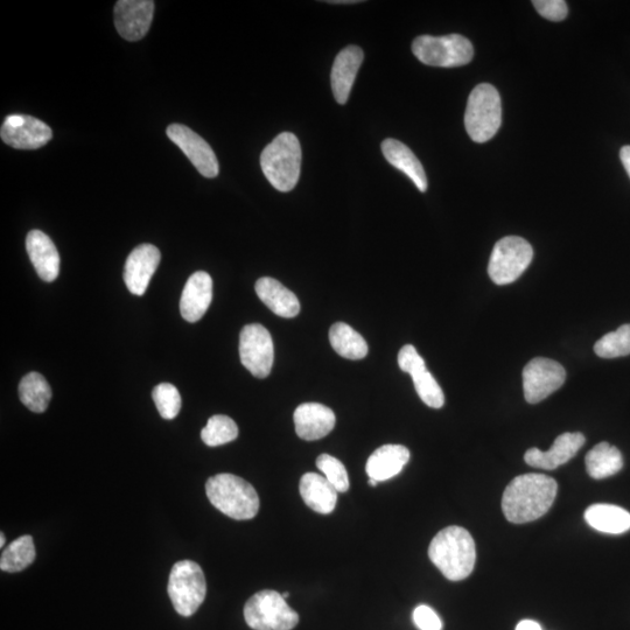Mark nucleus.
<instances>
[{
  "label": "nucleus",
  "mask_w": 630,
  "mask_h": 630,
  "mask_svg": "<svg viewBox=\"0 0 630 630\" xmlns=\"http://www.w3.org/2000/svg\"><path fill=\"white\" fill-rule=\"evenodd\" d=\"M5 542H6V538L2 532V534H0V548H4Z\"/></svg>",
  "instance_id": "nucleus-40"
},
{
  "label": "nucleus",
  "mask_w": 630,
  "mask_h": 630,
  "mask_svg": "<svg viewBox=\"0 0 630 630\" xmlns=\"http://www.w3.org/2000/svg\"><path fill=\"white\" fill-rule=\"evenodd\" d=\"M160 251L152 244L133 249L124 268V282L135 296H143L160 263Z\"/></svg>",
  "instance_id": "nucleus-16"
},
{
  "label": "nucleus",
  "mask_w": 630,
  "mask_h": 630,
  "mask_svg": "<svg viewBox=\"0 0 630 630\" xmlns=\"http://www.w3.org/2000/svg\"><path fill=\"white\" fill-rule=\"evenodd\" d=\"M294 425L299 438L307 441L325 438L335 426L333 410L320 403H304L294 411Z\"/></svg>",
  "instance_id": "nucleus-19"
},
{
  "label": "nucleus",
  "mask_w": 630,
  "mask_h": 630,
  "mask_svg": "<svg viewBox=\"0 0 630 630\" xmlns=\"http://www.w3.org/2000/svg\"><path fill=\"white\" fill-rule=\"evenodd\" d=\"M175 611L192 616L205 601L207 584L201 567L192 560H181L172 567L167 586Z\"/></svg>",
  "instance_id": "nucleus-8"
},
{
  "label": "nucleus",
  "mask_w": 630,
  "mask_h": 630,
  "mask_svg": "<svg viewBox=\"0 0 630 630\" xmlns=\"http://www.w3.org/2000/svg\"><path fill=\"white\" fill-rule=\"evenodd\" d=\"M369 485H370L371 487H376V486H377V481H376V480H373V479H370V480H369Z\"/></svg>",
  "instance_id": "nucleus-41"
},
{
  "label": "nucleus",
  "mask_w": 630,
  "mask_h": 630,
  "mask_svg": "<svg viewBox=\"0 0 630 630\" xmlns=\"http://www.w3.org/2000/svg\"><path fill=\"white\" fill-rule=\"evenodd\" d=\"M329 341L336 353L348 360H361L368 354L366 340L345 322H336L329 329Z\"/></svg>",
  "instance_id": "nucleus-28"
},
{
  "label": "nucleus",
  "mask_w": 630,
  "mask_h": 630,
  "mask_svg": "<svg viewBox=\"0 0 630 630\" xmlns=\"http://www.w3.org/2000/svg\"><path fill=\"white\" fill-rule=\"evenodd\" d=\"M206 493L216 509L234 520H251L258 514L256 489L234 474H217L210 478L206 483Z\"/></svg>",
  "instance_id": "nucleus-3"
},
{
  "label": "nucleus",
  "mask_w": 630,
  "mask_h": 630,
  "mask_svg": "<svg viewBox=\"0 0 630 630\" xmlns=\"http://www.w3.org/2000/svg\"><path fill=\"white\" fill-rule=\"evenodd\" d=\"M364 58L357 46H348L336 56L331 74L333 95L336 102L346 104Z\"/></svg>",
  "instance_id": "nucleus-21"
},
{
  "label": "nucleus",
  "mask_w": 630,
  "mask_h": 630,
  "mask_svg": "<svg viewBox=\"0 0 630 630\" xmlns=\"http://www.w3.org/2000/svg\"><path fill=\"white\" fill-rule=\"evenodd\" d=\"M429 557L448 580H464L471 576L476 562L474 539L464 528L447 527L432 539Z\"/></svg>",
  "instance_id": "nucleus-2"
},
{
  "label": "nucleus",
  "mask_w": 630,
  "mask_h": 630,
  "mask_svg": "<svg viewBox=\"0 0 630 630\" xmlns=\"http://www.w3.org/2000/svg\"><path fill=\"white\" fill-rule=\"evenodd\" d=\"M532 5L543 18L551 21H563L569 13L564 0H535Z\"/></svg>",
  "instance_id": "nucleus-35"
},
{
  "label": "nucleus",
  "mask_w": 630,
  "mask_h": 630,
  "mask_svg": "<svg viewBox=\"0 0 630 630\" xmlns=\"http://www.w3.org/2000/svg\"><path fill=\"white\" fill-rule=\"evenodd\" d=\"M329 4H357L359 0H340V2H327Z\"/></svg>",
  "instance_id": "nucleus-39"
},
{
  "label": "nucleus",
  "mask_w": 630,
  "mask_h": 630,
  "mask_svg": "<svg viewBox=\"0 0 630 630\" xmlns=\"http://www.w3.org/2000/svg\"><path fill=\"white\" fill-rule=\"evenodd\" d=\"M586 471L591 478L601 480L619 473L623 467V458L618 448L608 443L595 445L587 453Z\"/></svg>",
  "instance_id": "nucleus-27"
},
{
  "label": "nucleus",
  "mask_w": 630,
  "mask_h": 630,
  "mask_svg": "<svg viewBox=\"0 0 630 630\" xmlns=\"http://www.w3.org/2000/svg\"><path fill=\"white\" fill-rule=\"evenodd\" d=\"M594 352L602 359H616V357L630 354V324L622 325L615 332L608 333L595 343Z\"/></svg>",
  "instance_id": "nucleus-32"
},
{
  "label": "nucleus",
  "mask_w": 630,
  "mask_h": 630,
  "mask_svg": "<svg viewBox=\"0 0 630 630\" xmlns=\"http://www.w3.org/2000/svg\"><path fill=\"white\" fill-rule=\"evenodd\" d=\"M317 467L339 493L348 492L349 476L345 465L339 459L329 454H321L317 459Z\"/></svg>",
  "instance_id": "nucleus-34"
},
{
  "label": "nucleus",
  "mask_w": 630,
  "mask_h": 630,
  "mask_svg": "<svg viewBox=\"0 0 630 630\" xmlns=\"http://www.w3.org/2000/svg\"><path fill=\"white\" fill-rule=\"evenodd\" d=\"M534 257L528 241L507 236L495 244L489 259L488 275L496 285H508L522 276Z\"/></svg>",
  "instance_id": "nucleus-9"
},
{
  "label": "nucleus",
  "mask_w": 630,
  "mask_h": 630,
  "mask_svg": "<svg viewBox=\"0 0 630 630\" xmlns=\"http://www.w3.org/2000/svg\"><path fill=\"white\" fill-rule=\"evenodd\" d=\"M299 490L304 502L312 510L324 515L333 513L339 492L324 475L304 474L300 480Z\"/></svg>",
  "instance_id": "nucleus-24"
},
{
  "label": "nucleus",
  "mask_w": 630,
  "mask_h": 630,
  "mask_svg": "<svg viewBox=\"0 0 630 630\" xmlns=\"http://www.w3.org/2000/svg\"><path fill=\"white\" fill-rule=\"evenodd\" d=\"M19 397L27 409L45 412L52 399V389L46 378L39 373L27 374L19 384Z\"/></svg>",
  "instance_id": "nucleus-29"
},
{
  "label": "nucleus",
  "mask_w": 630,
  "mask_h": 630,
  "mask_svg": "<svg viewBox=\"0 0 630 630\" xmlns=\"http://www.w3.org/2000/svg\"><path fill=\"white\" fill-rule=\"evenodd\" d=\"M516 630H543L541 625L534 620H523L518 623Z\"/></svg>",
  "instance_id": "nucleus-38"
},
{
  "label": "nucleus",
  "mask_w": 630,
  "mask_h": 630,
  "mask_svg": "<svg viewBox=\"0 0 630 630\" xmlns=\"http://www.w3.org/2000/svg\"><path fill=\"white\" fill-rule=\"evenodd\" d=\"M412 618L419 630H443V622L430 606L420 605L416 607Z\"/></svg>",
  "instance_id": "nucleus-36"
},
{
  "label": "nucleus",
  "mask_w": 630,
  "mask_h": 630,
  "mask_svg": "<svg viewBox=\"0 0 630 630\" xmlns=\"http://www.w3.org/2000/svg\"><path fill=\"white\" fill-rule=\"evenodd\" d=\"M558 485L545 474H523L509 483L502 496L504 516L511 523L534 522L544 516L556 500Z\"/></svg>",
  "instance_id": "nucleus-1"
},
{
  "label": "nucleus",
  "mask_w": 630,
  "mask_h": 630,
  "mask_svg": "<svg viewBox=\"0 0 630 630\" xmlns=\"http://www.w3.org/2000/svg\"><path fill=\"white\" fill-rule=\"evenodd\" d=\"M152 397L160 416L171 420L179 415L181 410V396L177 388L170 383H161L153 389Z\"/></svg>",
  "instance_id": "nucleus-33"
},
{
  "label": "nucleus",
  "mask_w": 630,
  "mask_h": 630,
  "mask_svg": "<svg viewBox=\"0 0 630 630\" xmlns=\"http://www.w3.org/2000/svg\"><path fill=\"white\" fill-rule=\"evenodd\" d=\"M583 433H563L555 440L549 451L543 452L538 448H530L524 455V460L531 467L553 471L569 462L585 444Z\"/></svg>",
  "instance_id": "nucleus-17"
},
{
  "label": "nucleus",
  "mask_w": 630,
  "mask_h": 630,
  "mask_svg": "<svg viewBox=\"0 0 630 630\" xmlns=\"http://www.w3.org/2000/svg\"><path fill=\"white\" fill-rule=\"evenodd\" d=\"M412 52L424 65L443 68L465 66L474 56L472 42L460 34L422 35L413 41Z\"/></svg>",
  "instance_id": "nucleus-6"
},
{
  "label": "nucleus",
  "mask_w": 630,
  "mask_h": 630,
  "mask_svg": "<svg viewBox=\"0 0 630 630\" xmlns=\"http://www.w3.org/2000/svg\"><path fill=\"white\" fill-rule=\"evenodd\" d=\"M566 371L557 361L536 357L523 370L525 401L537 404L563 387Z\"/></svg>",
  "instance_id": "nucleus-11"
},
{
  "label": "nucleus",
  "mask_w": 630,
  "mask_h": 630,
  "mask_svg": "<svg viewBox=\"0 0 630 630\" xmlns=\"http://www.w3.org/2000/svg\"><path fill=\"white\" fill-rule=\"evenodd\" d=\"M585 520L590 527L604 534L620 535L630 530V514L613 504H593L586 509Z\"/></svg>",
  "instance_id": "nucleus-26"
},
{
  "label": "nucleus",
  "mask_w": 630,
  "mask_h": 630,
  "mask_svg": "<svg viewBox=\"0 0 630 630\" xmlns=\"http://www.w3.org/2000/svg\"><path fill=\"white\" fill-rule=\"evenodd\" d=\"M620 159L622 161L623 167L626 168V171L630 178V146H623L620 151Z\"/></svg>",
  "instance_id": "nucleus-37"
},
{
  "label": "nucleus",
  "mask_w": 630,
  "mask_h": 630,
  "mask_svg": "<svg viewBox=\"0 0 630 630\" xmlns=\"http://www.w3.org/2000/svg\"><path fill=\"white\" fill-rule=\"evenodd\" d=\"M35 559L33 538L25 535L13 541L0 557V569L4 572L16 573L27 569Z\"/></svg>",
  "instance_id": "nucleus-30"
},
{
  "label": "nucleus",
  "mask_w": 630,
  "mask_h": 630,
  "mask_svg": "<svg viewBox=\"0 0 630 630\" xmlns=\"http://www.w3.org/2000/svg\"><path fill=\"white\" fill-rule=\"evenodd\" d=\"M502 123V103L499 91L488 83L479 84L469 95L465 126L475 143H486L499 131Z\"/></svg>",
  "instance_id": "nucleus-5"
},
{
  "label": "nucleus",
  "mask_w": 630,
  "mask_h": 630,
  "mask_svg": "<svg viewBox=\"0 0 630 630\" xmlns=\"http://www.w3.org/2000/svg\"><path fill=\"white\" fill-rule=\"evenodd\" d=\"M26 249L38 276L47 283L54 282L60 273V255L51 238L32 230L26 238Z\"/></svg>",
  "instance_id": "nucleus-20"
},
{
  "label": "nucleus",
  "mask_w": 630,
  "mask_h": 630,
  "mask_svg": "<svg viewBox=\"0 0 630 630\" xmlns=\"http://www.w3.org/2000/svg\"><path fill=\"white\" fill-rule=\"evenodd\" d=\"M410 460V451L402 445H384L370 455L366 472L377 482L387 481L402 472Z\"/></svg>",
  "instance_id": "nucleus-22"
},
{
  "label": "nucleus",
  "mask_w": 630,
  "mask_h": 630,
  "mask_svg": "<svg viewBox=\"0 0 630 630\" xmlns=\"http://www.w3.org/2000/svg\"><path fill=\"white\" fill-rule=\"evenodd\" d=\"M283 597H284L285 599L289 598V597H290V593H289V592H285V593H283Z\"/></svg>",
  "instance_id": "nucleus-42"
},
{
  "label": "nucleus",
  "mask_w": 630,
  "mask_h": 630,
  "mask_svg": "<svg viewBox=\"0 0 630 630\" xmlns=\"http://www.w3.org/2000/svg\"><path fill=\"white\" fill-rule=\"evenodd\" d=\"M244 619L254 630H292L298 625L299 615L287 605L283 594L264 590L245 604Z\"/></svg>",
  "instance_id": "nucleus-7"
},
{
  "label": "nucleus",
  "mask_w": 630,
  "mask_h": 630,
  "mask_svg": "<svg viewBox=\"0 0 630 630\" xmlns=\"http://www.w3.org/2000/svg\"><path fill=\"white\" fill-rule=\"evenodd\" d=\"M154 13L151 0H119L115 6V26L128 41L143 39L150 30Z\"/></svg>",
  "instance_id": "nucleus-15"
},
{
  "label": "nucleus",
  "mask_w": 630,
  "mask_h": 630,
  "mask_svg": "<svg viewBox=\"0 0 630 630\" xmlns=\"http://www.w3.org/2000/svg\"><path fill=\"white\" fill-rule=\"evenodd\" d=\"M238 437V427L228 416L216 415L208 419L205 429L201 431L203 443L210 447L231 443Z\"/></svg>",
  "instance_id": "nucleus-31"
},
{
  "label": "nucleus",
  "mask_w": 630,
  "mask_h": 630,
  "mask_svg": "<svg viewBox=\"0 0 630 630\" xmlns=\"http://www.w3.org/2000/svg\"><path fill=\"white\" fill-rule=\"evenodd\" d=\"M255 290L258 298L278 317L290 319L299 314L300 303L296 294L278 280L270 277L258 279Z\"/></svg>",
  "instance_id": "nucleus-23"
},
{
  "label": "nucleus",
  "mask_w": 630,
  "mask_h": 630,
  "mask_svg": "<svg viewBox=\"0 0 630 630\" xmlns=\"http://www.w3.org/2000/svg\"><path fill=\"white\" fill-rule=\"evenodd\" d=\"M213 300V279L205 271L193 273L188 278L180 299L182 318L196 322L206 314Z\"/></svg>",
  "instance_id": "nucleus-18"
},
{
  "label": "nucleus",
  "mask_w": 630,
  "mask_h": 630,
  "mask_svg": "<svg viewBox=\"0 0 630 630\" xmlns=\"http://www.w3.org/2000/svg\"><path fill=\"white\" fill-rule=\"evenodd\" d=\"M382 152L388 163L408 175L420 192L427 191L429 182L424 167L408 146L399 140L389 138L382 143Z\"/></svg>",
  "instance_id": "nucleus-25"
},
{
  "label": "nucleus",
  "mask_w": 630,
  "mask_h": 630,
  "mask_svg": "<svg viewBox=\"0 0 630 630\" xmlns=\"http://www.w3.org/2000/svg\"><path fill=\"white\" fill-rule=\"evenodd\" d=\"M301 157L299 139L291 132L280 133L262 152L265 178L277 191L291 192L299 181Z\"/></svg>",
  "instance_id": "nucleus-4"
},
{
  "label": "nucleus",
  "mask_w": 630,
  "mask_h": 630,
  "mask_svg": "<svg viewBox=\"0 0 630 630\" xmlns=\"http://www.w3.org/2000/svg\"><path fill=\"white\" fill-rule=\"evenodd\" d=\"M3 142L19 150H35L45 146L53 138L51 128L32 116H7L2 130Z\"/></svg>",
  "instance_id": "nucleus-14"
},
{
  "label": "nucleus",
  "mask_w": 630,
  "mask_h": 630,
  "mask_svg": "<svg viewBox=\"0 0 630 630\" xmlns=\"http://www.w3.org/2000/svg\"><path fill=\"white\" fill-rule=\"evenodd\" d=\"M166 133L168 138L186 154L203 177L215 178L219 175V160H217L212 147L198 133L181 124L168 126Z\"/></svg>",
  "instance_id": "nucleus-12"
},
{
  "label": "nucleus",
  "mask_w": 630,
  "mask_h": 630,
  "mask_svg": "<svg viewBox=\"0 0 630 630\" xmlns=\"http://www.w3.org/2000/svg\"><path fill=\"white\" fill-rule=\"evenodd\" d=\"M241 362L257 378L268 377L275 360V347L268 329L261 324L247 325L240 335Z\"/></svg>",
  "instance_id": "nucleus-10"
},
{
  "label": "nucleus",
  "mask_w": 630,
  "mask_h": 630,
  "mask_svg": "<svg viewBox=\"0 0 630 630\" xmlns=\"http://www.w3.org/2000/svg\"><path fill=\"white\" fill-rule=\"evenodd\" d=\"M398 364L404 373L412 377L418 396L430 408L440 409L445 404V395L436 378L427 370L425 361L412 345H406L398 354Z\"/></svg>",
  "instance_id": "nucleus-13"
}]
</instances>
